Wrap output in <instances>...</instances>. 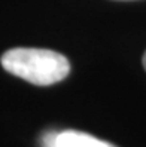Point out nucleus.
<instances>
[{"label":"nucleus","mask_w":146,"mask_h":147,"mask_svg":"<svg viewBox=\"0 0 146 147\" xmlns=\"http://www.w3.org/2000/svg\"><path fill=\"white\" fill-rule=\"evenodd\" d=\"M7 73L37 86H49L69 76L70 63L60 52L39 48H14L2 55Z\"/></svg>","instance_id":"f257e3e1"},{"label":"nucleus","mask_w":146,"mask_h":147,"mask_svg":"<svg viewBox=\"0 0 146 147\" xmlns=\"http://www.w3.org/2000/svg\"><path fill=\"white\" fill-rule=\"evenodd\" d=\"M46 147H115L107 141L98 140L81 131H63L46 138Z\"/></svg>","instance_id":"f03ea898"},{"label":"nucleus","mask_w":146,"mask_h":147,"mask_svg":"<svg viewBox=\"0 0 146 147\" xmlns=\"http://www.w3.org/2000/svg\"><path fill=\"white\" fill-rule=\"evenodd\" d=\"M143 67H145V70H146V52L143 55Z\"/></svg>","instance_id":"7ed1b4c3"}]
</instances>
